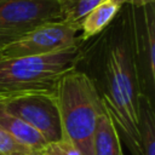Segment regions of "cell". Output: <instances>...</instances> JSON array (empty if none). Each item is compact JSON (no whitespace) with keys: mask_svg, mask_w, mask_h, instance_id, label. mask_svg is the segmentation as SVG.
<instances>
[{"mask_svg":"<svg viewBox=\"0 0 155 155\" xmlns=\"http://www.w3.org/2000/svg\"><path fill=\"white\" fill-rule=\"evenodd\" d=\"M79 50L75 69L92 82L131 155H142L138 102L143 86L136 7L122 5L104 30L80 41Z\"/></svg>","mask_w":155,"mask_h":155,"instance_id":"cell-1","label":"cell"},{"mask_svg":"<svg viewBox=\"0 0 155 155\" xmlns=\"http://www.w3.org/2000/svg\"><path fill=\"white\" fill-rule=\"evenodd\" d=\"M56 98L63 138L82 155H92V138L98 116L105 108L90 79L78 69L67 71L58 81Z\"/></svg>","mask_w":155,"mask_h":155,"instance_id":"cell-2","label":"cell"},{"mask_svg":"<svg viewBox=\"0 0 155 155\" xmlns=\"http://www.w3.org/2000/svg\"><path fill=\"white\" fill-rule=\"evenodd\" d=\"M79 46L46 56L0 58V97L28 92L56 93L59 79L76 65Z\"/></svg>","mask_w":155,"mask_h":155,"instance_id":"cell-3","label":"cell"},{"mask_svg":"<svg viewBox=\"0 0 155 155\" xmlns=\"http://www.w3.org/2000/svg\"><path fill=\"white\" fill-rule=\"evenodd\" d=\"M0 105L38 131L46 143L63 139L56 93L28 92L0 97Z\"/></svg>","mask_w":155,"mask_h":155,"instance_id":"cell-4","label":"cell"},{"mask_svg":"<svg viewBox=\"0 0 155 155\" xmlns=\"http://www.w3.org/2000/svg\"><path fill=\"white\" fill-rule=\"evenodd\" d=\"M61 21L56 0H0V48L42 24Z\"/></svg>","mask_w":155,"mask_h":155,"instance_id":"cell-5","label":"cell"},{"mask_svg":"<svg viewBox=\"0 0 155 155\" xmlns=\"http://www.w3.org/2000/svg\"><path fill=\"white\" fill-rule=\"evenodd\" d=\"M80 44L79 29L67 22L42 24L0 48V58L46 56Z\"/></svg>","mask_w":155,"mask_h":155,"instance_id":"cell-6","label":"cell"},{"mask_svg":"<svg viewBox=\"0 0 155 155\" xmlns=\"http://www.w3.org/2000/svg\"><path fill=\"white\" fill-rule=\"evenodd\" d=\"M137 47L143 93L154 101L155 91V4L136 8Z\"/></svg>","mask_w":155,"mask_h":155,"instance_id":"cell-7","label":"cell"},{"mask_svg":"<svg viewBox=\"0 0 155 155\" xmlns=\"http://www.w3.org/2000/svg\"><path fill=\"white\" fill-rule=\"evenodd\" d=\"M92 155H124L120 136L107 111L97 119L92 138Z\"/></svg>","mask_w":155,"mask_h":155,"instance_id":"cell-8","label":"cell"},{"mask_svg":"<svg viewBox=\"0 0 155 155\" xmlns=\"http://www.w3.org/2000/svg\"><path fill=\"white\" fill-rule=\"evenodd\" d=\"M120 8L121 5L114 2L113 0H104L91 10L81 22L79 34L80 41H86L104 30L115 18Z\"/></svg>","mask_w":155,"mask_h":155,"instance_id":"cell-9","label":"cell"},{"mask_svg":"<svg viewBox=\"0 0 155 155\" xmlns=\"http://www.w3.org/2000/svg\"><path fill=\"white\" fill-rule=\"evenodd\" d=\"M0 127L4 128L7 133H10L13 138H16L19 143L30 148L34 151L42 150L47 143L44 137L35 131L33 127L27 125L24 121L12 115L7 110H5L0 105Z\"/></svg>","mask_w":155,"mask_h":155,"instance_id":"cell-10","label":"cell"},{"mask_svg":"<svg viewBox=\"0 0 155 155\" xmlns=\"http://www.w3.org/2000/svg\"><path fill=\"white\" fill-rule=\"evenodd\" d=\"M139 134L142 155H155V111L154 102L144 93L139 96Z\"/></svg>","mask_w":155,"mask_h":155,"instance_id":"cell-11","label":"cell"},{"mask_svg":"<svg viewBox=\"0 0 155 155\" xmlns=\"http://www.w3.org/2000/svg\"><path fill=\"white\" fill-rule=\"evenodd\" d=\"M56 1L61 10L62 21L78 28L80 33V25L82 19L91 10H93L97 5H99L104 0H56Z\"/></svg>","mask_w":155,"mask_h":155,"instance_id":"cell-12","label":"cell"},{"mask_svg":"<svg viewBox=\"0 0 155 155\" xmlns=\"http://www.w3.org/2000/svg\"><path fill=\"white\" fill-rule=\"evenodd\" d=\"M33 151L0 127V155H30Z\"/></svg>","mask_w":155,"mask_h":155,"instance_id":"cell-13","label":"cell"},{"mask_svg":"<svg viewBox=\"0 0 155 155\" xmlns=\"http://www.w3.org/2000/svg\"><path fill=\"white\" fill-rule=\"evenodd\" d=\"M42 151L47 155H82L81 151L71 142L64 138L54 143H48L42 149Z\"/></svg>","mask_w":155,"mask_h":155,"instance_id":"cell-14","label":"cell"},{"mask_svg":"<svg viewBox=\"0 0 155 155\" xmlns=\"http://www.w3.org/2000/svg\"><path fill=\"white\" fill-rule=\"evenodd\" d=\"M114 2L119 4V5H130V6H133L136 8H140V7H144L149 4H155V0H113Z\"/></svg>","mask_w":155,"mask_h":155,"instance_id":"cell-15","label":"cell"},{"mask_svg":"<svg viewBox=\"0 0 155 155\" xmlns=\"http://www.w3.org/2000/svg\"><path fill=\"white\" fill-rule=\"evenodd\" d=\"M36 155H47L46 153H44L42 150H40V151H36Z\"/></svg>","mask_w":155,"mask_h":155,"instance_id":"cell-16","label":"cell"},{"mask_svg":"<svg viewBox=\"0 0 155 155\" xmlns=\"http://www.w3.org/2000/svg\"><path fill=\"white\" fill-rule=\"evenodd\" d=\"M30 155H36V151H33V153H31Z\"/></svg>","mask_w":155,"mask_h":155,"instance_id":"cell-17","label":"cell"}]
</instances>
